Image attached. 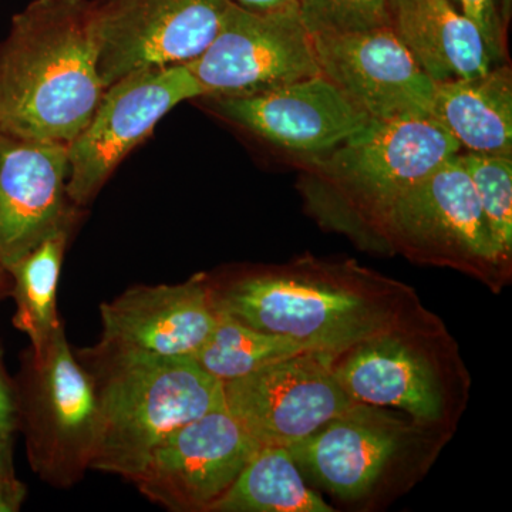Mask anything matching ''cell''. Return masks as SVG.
Here are the masks:
<instances>
[{
  "instance_id": "20",
  "label": "cell",
  "mask_w": 512,
  "mask_h": 512,
  "mask_svg": "<svg viewBox=\"0 0 512 512\" xmlns=\"http://www.w3.org/2000/svg\"><path fill=\"white\" fill-rule=\"evenodd\" d=\"M303 480L288 448L261 446L210 512H333Z\"/></svg>"
},
{
  "instance_id": "5",
  "label": "cell",
  "mask_w": 512,
  "mask_h": 512,
  "mask_svg": "<svg viewBox=\"0 0 512 512\" xmlns=\"http://www.w3.org/2000/svg\"><path fill=\"white\" fill-rule=\"evenodd\" d=\"M448 439L410 417L355 403L286 448L323 490L345 503L370 505L416 483Z\"/></svg>"
},
{
  "instance_id": "24",
  "label": "cell",
  "mask_w": 512,
  "mask_h": 512,
  "mask_svg": "<svg viewBox=\"0 0 512 512\" xmlns=\"http://www.w3.org/2000/svg\"><path fill=\"white\" fill-rule=\"evenodd\" d=\"M309 35H342L390 26L389 0H296Z\"/></svg>"
},
{
  "instance_id": "17",
  "label": "cell",
  "mask_w": 512,
  "mask_h": 512,
  "mask_svg": "<svg viewBox=\"0 0 512 512\" xmlns=\"http://www.w3.org/2000/svg\"><path fill=\"white\" fill-rule=\"evenodd\" d=\"M101 343L161 357L194 359L217 325L210 276L177 285L134 286L100 306Z\"/></svg>"
},
{
  "instance_id": "22",
  "label": "cell",
  "mask_w": 512,
  "mask_h": 512,
  "mask_svg": "<svg viewBox=\"0 0 512 512\" xmlns=\"http://www.w3.org/2000/svg\"><path fill=\"white\" fill-rule=\"evenodd\" d=\"M305 350L309 349L295 340L261 332L218 312L217 325L194 360L215 379L227 383Z\"/></svg>"
},
{
  "instance_id": "28",
  "label": "cell",
  "mask_w": 512,
  "mask_h": 512,
  "mask_svg": "<svg viewBox=\"0 0 512 512\" xmlns=\"http://www.w3.org/2000/svg\"><path fill=\"white\" fill-rule=\"evenodd\" d=\"M231 2L251 12H274V10L298 6L296 0H231Z\"/></svg>"
},
{
  "instance_id": "11",
  "label": "cell",
  "mask_w": 512,
  "mask_h": 512,
  "mask_svg": "<svg viewBox=\"0 0 512 512\" xmlns=\"http://www.w3.org/2000/svg\"><path fill=\"white\" fill-rule=\"evenodd\" d=\"M185 66L202 97L251 96L320 74L298 6L251 12L232 2L211 45Z\"/></svg>"
},
{
  "instance_id": "10",
  "label": "cell",
  "mask_w": 512,
  "mask_h": 512,
  "mask_svg": "<svg viewBox=\"0 0 512 512\" xmlns=\"http://www.w3.org/2000/svg\"><path fill=\"white\" fill-rule=\"evenodd\" d=\"M204 89L185 64L130 74L104 90L92 119L67 144V195L74 207L96 197L110 175L183 101Z\"/></svg>"
},
{
  "instance_id": "29",
  "label": "cell",
  "mask_w": 512,
  "mask_h": 512,
  "mask_svg": "<svg viewBox=\"0 0 512 512\" xmlns=\"http://www.w3.org/2000/svg\"><path fill=\"white\" fill-rule=\"evenodd\" d=\"M10 440L0 434V484H10L19 481L13 468L12 447Z\"/></svg>"
},
{
  "instance_id": "31",
  "label": "cell",
  "mask_w": 512,
  "mask_h": 512,
  "mask_svg": "<svg viewBox=\"0 0 512 512\" xmlns=\"http://www.w3.org/2000/svg\"><path fill=\"white\" fill-rule=\"evenodd\" d=\"M8 276L9 272L3 266H0V295L8 288Z\"/></svg>"
},
{
  "instance_id": "6",
  "label": "cell",
  "mask_w": 512,
  "mask_h": 512,
  "mask_svg": "<svg viewBox=\"0 0 512 512\" xmlns=\"http://www.w3.org/2000/svg\"><path fill=\"white\" fill-rule=\"evenodd\" d=\"M333 370L356 403L402 410L420 426L451 436L470 379L446 326L392 330L333 357Z\"/></svg>"
},
{
  "instance_id": "21",
  "label": "cell",
  "mask_w": 512,
  "mask_h": 512,
  "mask_svg": "<svg viewBox=\"0 0 512 512\" xmlns=\"http://www.w3.org/2000/svg\"><path fill=\"white\" fill-rule=\"evenodd\" d=\"M70 229H57L8 269L16 302L13 325L28 336L33 350L42 349L62 325L56 296Z\"/></svg>"
},
{
  "instance_id": "30",
  "label": "cell",
  "mask_w": 512,
  "mask_h": 512,
  "mask_svg": "<svg viewBox=\"0 0 512 512\" xmlns=\"http://www.w3.org/2000/svg\"><path fill=\"white\" fill-rule=\"evenodd\" d=\"M501 3V15H503V20L505 25H510V20L512 16V0H500Z\"/></svg>"
},
{
  "instance_id": "7",
  "label": "cell",
  "mask_w": 512,
  "mask_h": 512,
  "mask_svg": "<svg viewBox=\"0 0 512 512\" xmlns=\"http://www.w3.org/2000/svg\"><path fill=\"white\" fill-rule=\"evenodd\" d=\"M377 255H403L414 264L463 272L493 292L511 279L476 190L456 156L421 178L384 212L376 229Z\"/></svg>"
},
{
  "instance_id": "1",
  "label": "cell",
  "mask_w": 512,
  "mask_h": 512,
  "mask_svg": "<svg viewBox=\"0 0 512 512\" xmlns=\"http://www.w3.org/2000/svg\"><path fill=\"white\" fill-rule=\"evenodd\" d=\"M210 284L218 312L332 355L392 330L443 326L409 285L350 259L301 256Z\"/></svg>"
},
{
  "instance_id": "25",
  "label": "cell",
  "mask_w": 512,
  "mask_h": 512,
  "mask_svg": "<svg viewBox=\"0 0 512 512\" xmlns=\"http://www.w3.org/2000/svg\"><path fill=\"white\" fill-rule=\"evenodd\" d=\"M483 35L495 64L507 62V29L500 0H451Z\"/></svg>"
},
{
  "instance_id": "8",
  "label": "cell",
  "mask_w": 512,
  "mask_h": 512,
  "mask_svg": "<svg viewBox=\"0 0 512 512\" xmlns=\"http://www.w3.org/2000/svg\"><path fill=\"white\" fill-rule=\"evenodd\" d=\"M30 464L55 487L76 484L92 464L99 404L89 373L67 343L64 326L30 349L18 394Z\"/></svg>"
},
{
  "instance_id": "13",
  "label": "cell",
  "mask_w": 512,
  "mask_h": 512,
  "mask_svg": "<svg viewBox=\"0 0 512 512\" xmlns=\"http://www.w3.org/2000/svg\"><path fill=\"white\" fill-rule=\"evenodd\" d=\"M259 447L224 402L167 437L131 483L167 510L210 512Z\"/></svg>"
},
{
  "instance_id": "26",
  "label": "cell",
  "mask_w": 512,
  "mask_h": 512,
  "mask_svg": "<svg viewBox=\"0 0 512 512\" xmlns=\"http://www.w3.org/2000/svg\"><path fill=\"white\" fill-rule=\"evenodd\" d=\"M20 421L18 393L6 377L3 369L2 350H0V434L12 439L13 431L18 429Z\"/></svg>"
},
{
  "instance_id": "12",
  "label": "cell",
  "mask_w": 512,
  "mask_h": 512,
  "mask_svg": "<svg viewBox=\"0 0 512 512\" xmlns=\"http://www.w3.org/2000/svg\"><path fill=\"white\" fill-rule=\"evenodd\" d=\"M333 357L305 350L222 383L225 404L261 446H292L356 403L339 383Z\"/></svg>"
},
{
  "instance_id": "16",
  "label": "cell",
  "mask_w": 512,
  "mask_h": 512,
  "mask_svg": "<svg viewBox=\"0 0 512 512\" xmlns=\"http://www.w3.org/2000/svg\"><path fill=\"white\" fill-rule=\"evenodd\" d=\"M67 180V144L0 133V266L6 271L73 224Z\"/></svg>"
},
{
  "instance_id": "9",
  "label": "cell",
  "mask_w": 512,
  "mask_h": 512,
  "mask_svg": "<svg viewBox=\"0 0 512 512\" xmlns=\"http://www.w3.org/2000/svg\"><path fill=\"white\" fill-rule=\"evenodd\" d=\"M231 0H90V28L104 87L130 74L198 59Z\"/></svg>"
},
{
  "instance_id": "2",
  "label": "cell",
  "mask_w": 512,
  "mask_h": 512,
  "mask_svg": "<svg viewBox=\"0 0 512 512\" xmlns=\"http://www.w3.org/2000/svg\"><path fill=\"white\" fill-rule=\"evenodd\" d=\"M104 87L90 0H33L0 43V133L69 144Z\"/></svg>"
},
{
  "instance_id": "19",
  "label": "cell",
  "mask_w": 512,
  "mask_h": 512,
  "mask_svg": "<svg viewBox=\"0 0 512 512\" xmlns=\"http://www.w3.org/2000/svg\"><path fill=\"white\" fill-rule=\"evenodd\" d=\"M461 151L512 157V72L507 62L470 79L436 84L431 117Z\"/></svg>"
},
{
  "instance_id": "15",
  "label": "cell",
  "mask_w": 512,
  "mask_h": 512,
  "mask_svg": "<svg viewBox=\"0 0 512 512\" xmlns=\"http://www.w3.org/2000/svg\"><path fill=\"white\" fill-rule=\"evenodd\" d=\"M200 100L221 119L293 157L325 153L372 121L322 74L251 96Z\"/></svg>"
},
{
  "instance_id": "14",
  "label": "cell",
  "mask_w": 512,
  "mask_h": 512,
  "mask_svg": "<svg viewBox=\"0 0 512 512\" xmlns=\"http://www.w3.org/2000/svg\"><path fill=\"white\" fill-rule=\"evenodd\" d=\"M312 42L320 74L370 120L431 117L436 83L390 26Z\"/></svg>"
},
{
  "instance_id": "23",
  "label": "cell",
  "mask_w": 512,
  "mask_h": 512,
  "mask_svg": "<svg viewBox=\"0 0 512 512\" xmlns=\"http://www.w3.org/2000/svg\"><path fill=\"white\" fill-rule=\"evenodd\" d=\"M456 160L473 183L501 261L512 271V157L460 151Z\"/></svg>"
},
{
  "instance_id": "27",
  "label": "cell",
  "mask_w": 512,
  "mask_h": 512,
  "mask_svg": "<svg viewBox=\"0 0 512 512\" xmlns=\"http://www.w3.org/2000/svg\"><path fill=\"white\" fill-rule=\"evenodd\" d=\"M26 488L20 481L0 484V512L18 511L25 500Z\"/></svg>"
},
{
  "instance_id": "3",
  "label": "cell",
  "mask_w": 512,
  "mask_h": 512,
  "mask_svg": "<svg viewBox=\"0 0 512 512\" xmlns=\"http://www.w3.org/2000/svg\"><path fill=\"white\" fill-rule=\"evenodd\" d=\"M430 117L370 121L339 146L293 157L306 210L326 231L377 254L376 229L403 192L460 153Z\"/></svg>"
},
{
  "instance_id": "18",
  "label": "cell",
  "mask_w": 512,
  "mask_h": 512,
  "mask_svg": "<svg viewBox=\"0 0 512 512\" xmlns=\"http://www.w3.org/2000/svg\"><path fill=\"white\" fill-rule=\"evenodd\" d=\"M390 28L434 83L470 79L495 66L480 30L451 0H389Z\"/></svg>"
},
{
  "instance_id": "4",
  "label": "cell",
  "mask_w": 512,
  "mask_h": 512,
  "mask_svg": "<svg viewBox=\"0 0 512 512\" xmlns=\"http://www.w3.org/2000/svg\"><path fill=\"white\" fill-rule=\"evenodd\" d=\"M77 359L92 379L99 437L92 470L133 481L174 431L225 402L224 386L190 357L99 345Z\"/></svg>"
}]
</instances>
